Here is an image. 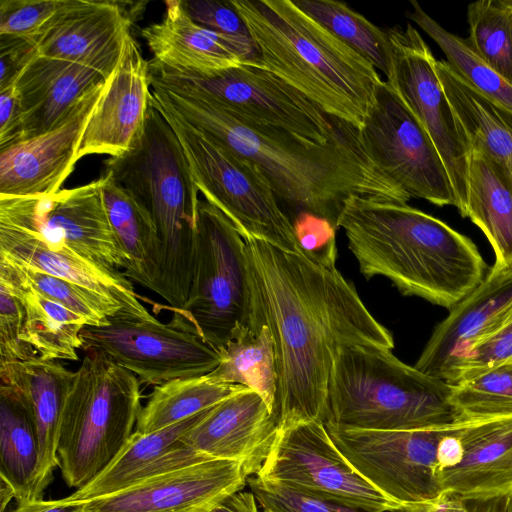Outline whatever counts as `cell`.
I'll list each match as a JSON object with an SVG mask.
<instances>
[{
	"mask_svg": "<svg viewBox=\"0 0 512 512\" xmlns=\"http://www.w3.org/2000/svg\"><path fill=\"white\" fill-rule=\"evenodd\" d=\"M244 240L250 328L267 326L274 343L279 428L303 421L324 423L337 352L356 344L392 350L393 336L335 267L263 240Z\"/></svg>",
	"mask_w": 512,
	"mask_h": 512,
	"instance_id": "obj_1",
	"label": "cell"
},
{
	"mask_svg": "<svg viewBox=\"0 0 512 512\" xmlns=\"http://www.w3.org/2000/svg\"><path fill=\"white\" fill-rule=\"evenodd\" d=\"M153 100L219 146L249 161L293 223L303 217L336 230L351 197L407 204L410 196L367 155L357 128L327 144L251 123L195 88L152 77Z\"/></svg>",
	"mask_w": 512,
	"mask_h": 512,
	"instance_id": "obj_2",
	"label": "cell"
},
{
	"mask_svg": "<svg viewBox=\"0 0 512 512\" xmlns=\"http://www.w3.org/2000/svg\"><path fill=\"white\" fill-rule=\"evenodd\" d=\"M361 274L451 309L488 273L476 245L443 221L395 202L351 197L339 218Z\"/></svg>",
	"mask_w": 512,
	"mask_h": 512,
	"instance_id": "obj_3",
	"label": "cell"
},
{
	"mask_svg": "<svg viewBox=\"0 0 512 512\" xmlns=\"http://www.w3.org/2000/svg\"><path fill=\"white\" fill-rule=\"evenodd\" d=\"M256 45L259 66L329 116L360 129L382 81L377 69L293 0H229Z\"/></svg>",
	"mask_w": 512,
	"mask_h": 512,
	"instance_id": "obj_4",
	"label": "cell"
},
{
	"mask_svg": "<svg viewBox=\"0 0 512 512\" xmlns=\"http://www.w3.org/2000/svg\"><path fill=\"white\" fill-rule=\"evenodd\" d=\"M106 171L152 217L163 256L156 294L169 309L182 308L192 280L199 190L178 137L151 101L141 139L110 157Z\"/></svg>",
	"mask_w": 512,
	"mask_h": 512,
	"instance_id": "obj_5",
	"label": "cell"
},
{
	"mask_svg": "<svg viewBox=\"0 0 512 512\" xmlns=\"http://www.w3.org/2000/svg\"><path fill=\"white\" fill-rule=\"evenodd\" d=\"M451 385L400 361L374 344L342 347L328 385L324 425L339 429L407 431L452 425Z\"/></svg>",
	"mask_w": 512,
	"mask_h": 512,
	"instance_id": "obj_6",
	"label": "cell"
},
{
	"mask_svg": "<svg viewBox=\"0 0 512 512\" xmlns=\"http://www.w3.org/2000/svg\"><path fill=\"white\" fill-rule=\"evenodd\" d=\"M141 383L104 353L88 350L67 394L57 455L65 483L80 489L116 458L136 426Z\"/></svg>",
	"mask_w": 512,
	"mask_h": 512,
	"instance_id": "obj_7",
	"label": "cell"
},
{
	"mask_svg": "<svg viewBox=\"0 0 512 512\" xmlns=\"http://www.w3.org/2000/svg\"><path fill=\"white\" fill-rule=\"evenodd\" d=\"M176 322L219 349L251 322L246 242L233 223L199 200L191 286Z\"/></svg>",
	"mask_w": 512,
	"mask_h": 512,
	"instance_id": "obj_8",
	"label": "cell"
},
{
	"mask_svg": "<svg viewBox=\"0 0 512 512\" xmlns=\"http://www.w3.org/2000/svg\"><path fill=\"white\" fill-rule=\"evenodd\" d=\"M150 101L173 128L205 200L218 208L244 239H259L301 253L294 228L261 172L156 103L152 96Z\"/></svg>",
	"mask_w": 512,
	"mask_h": 512,
	"instance_id": "obj_9",
	"label": "cell"
},
{
	"mask_svg": "<svg viewBox=\"0 0 512 512\" xmlns=\"http://www.w3.org/2000/svg\"><path fill=\"white\" fill-rule=\"evenodd\" d=\"M154 78L195 88L219 104L264 127L318 144H327L352 130L320 109L273 73L250 63L200 74L150 64Z\"/></svg>",
	"mask_w": 512,
	"mask_h": 512,
	"instance_id": "obj_10",
	"label": "cell"
},
{
	"mask_svg": "<svg viewBox=\"0 0 512 512\" xmlns=\"http://www.w3.org/2000/svg\"><path fill=\"white\" fill-rule=\"evenodd\" d=\"M0 225L109 269L128 265L105 208L101 177L48 197H0Z\"/></svg>",
	"mask_w": 512,
	"mask_h": 512,
	"instance_id": "obj_11",
	"label": "cell"
},
{
	"mask_svg": "<svg viewBox=\"0 0 512 512\" xmlns=\"http://www.w3.org/2000/svg\"><path fill=\"white\" fill-rule=\"evenodd\" d=\"M373 164L411 198L457 206L445 164L430 135L395 89L382 80L358 129Z\"/></svg>",
	"mask_w": 512,
	"mask_h": 512,
	"instance_id": "obj_12",
	"label": "cell"
},
{
	"mask_svg": "<svg viewBox=\"0 0 512 512\" xmlns=\"http://www.w3.org/2000/svg\"><path fill=\"white\" fill-rule=\"evenodd\" d=\"M457 423L407 431L325 427L351 465L402 507L430 502L443 494L437 478V448Z\"/></svg>",
	"mask_w": 512,
	"mask_h": 512,
	"instance_id": "obj_13",
	"label": "cell"
},
{
	"mask_svg": "<svg viewBox=\"0 0 512 512\" xmlns=\"http://www.w3.org/2000/svg\"><path fill=\"white\" fill-rule=\"evenodd\" d=\"M84 349L104 353L132 372L141 385L159 386L204 376L219 364V351L174 319L169 323L115 316L101 327L86 326Z\"/></svg>",
	"mask_w": 512,
	"mask_h": 512,
	"instance_id": "obj_14",
	"label": "cell"
},
{
	"mask_svg": "<svg viewBox=\"0 0 512 512\" xmlns=\"http://www.w3.org/2000/svg\"><path fill=\"white\" fill-rule=\"evenodd\" d=\"M392 48V76L386 81L433 140L466 217L470 145L446 96L429 46L411 24L387 29Z\"/></svg>",
	"mask_w": 512,
	"mask_h": 512,
	"instance_id": "obj_15",
	"label": "cell"
},
{
	"mask_svg": "<svg viewBox=\"0 0 512 512\" xmlns=\"http://www.w3.org/2000/svg\"><path fill=\"white\" fill-rule=\"evenodd\" d=\"M256 476L372 512H393L401 508L351 465L321 421L280 427Z\"/></svg>",
	"mask_w": 512,
	"mask_h": 512,
	"instance_id": "obj_16",
	"label": "cell"
},
{
	"mask_svg": "<svg viewBox=\"0 0 512 512\" xmlns=\"http://www.w3.org/2000/svg\"><path fill=\"white\" fill-rule=\"evenodd\" d=\"M150 63L129 33L119 61L107 77L84 128L77 161L87 155L120 157L132 150L144 132L151 98Z\"/></svg>",
	"mask_w": 512,
	"mask_h": 512,
	"instance_id": "obj_17",
	"label": "cell"
},
{
	"mask_svg": "<svg viewBox=\"0 0 512 512\" xmlns=\"http://www.w3.org/2000/svg\"><path fill=\"white\" fill-rule=\"evenodd\" d=\"M104 83L85 94L55 128L0 148V197H48L61 190L74 170L84 128Z\"/></svg>",
	"mask_w": 512,
	"mask_h": 512,
	"instance_id": "obj_18",
	"label": "cell"
},
{
	"mask_svg": "<svg viewBox=\"0 0 512 512\" xmlns=\"http://www.w3.org/2000/svg\"><path fill=\"white\" fill-rule=\"evenodd\" d=\"M249 475L243 463L210 460L141 481L84 502L89 512H193L209 510L242 490Z\"/></svg>",
	"mask_w": 512,
	"mask_h": 512,
	"instance_id": "obj_19",
	"label": "cell"
},
{
	"mask_svg": "<svg viewBox=\"0 0 512 512\" xmlns=\"http://www.w3.org/2000/svg\"><path fill=\"white\" fill-rule=\"evenodd\" d=\"M130 26L129 15L117 2L61 0L35 41L41 56L88 66L108 77Z\"/></svg>",
	"mask_w": 512,
	"mask_h": 512,
	"instance_id": "obj_20",
	"label": "cell"
},
{
	"mask_svg": "<svg viewBox=\"0 0 512 512\" xmlns=\"http://www.w3.org/2000/svg\"><path fill=\"white\" fill-rule=\"evenodd\" d=\"M279 429L278 416L252 389L209 408L181 441L208 460L243 463L249 476L261 469Z\"/></svg>",
	"mask_w": 512,
	"mask_h": 512,
	"instance_id": "obj_21",
	"label": "cell"
},
{
	"mask_svg": "<svg viewBox=\"0 0 512 512\" xmlns=\"http://www.w3.org/2000/svg\"><path fill=\"white\" fill-rule=\"evenodd\" d=\"M512 320V269H490L433 330L415 368L447 382L457 359L476 341Z\"/></svg>",
	"mask_w": 512,
	"mask_h": 512,
	"instance_id": "obj_22",
	"label": "cell"
},
{
	"mask_svg": "<svg viewBox=\"0 0 512 512\" xmlns=\"http://www.w3.org/2000/svg\"><path fill=\"white\" fill-rule=\"evenodd\" d=\"M459 461L437 473L443 493L468 499L512 496V416L466 421Z\"/></svg>",
	"mask_w": 512,
	"mask_h": 512,
	"instance_id": "obj_23",
	"label": "cell"
},
{
	"mask_svg": "<svg viewBox=\"0 0 512 512\" xmlns=\"http://www.w3.org/2000/svg\"><path fill=\"white\" fill-rule=\"evenodd\" d=\"M205 412L155 432L142 434L134 431L116 458L98 477L65 499L84 503L122 491L157 475L210 461L181 441Z\"/></svg>",
	"mask_w": 512,
	"mask_h": 512,
	"instance_id": "obj_24",
	"label": "cell"
},
{
	"mask_svg": "<svg viewBox=\"0 0 512 512\" xmlns=\"http://www.w3.org/2000/svg\"><path fill=\"white\" fill-rule=\"evenodd\" d=\"M75 371L58 360L40 357L0 363V380L15 388L28 403L35 418L39 439V462L34 481V498L42 499L59 465L57 444L65 400Z\"/></svg>",
	"mask_w": 512,
	"mask_h": 512,
	"instance_id": "obj_25",
	"label": "cell"
},
{
	"mask_svg": "<svg viewBox=\"0 0 512 512\" xmlns=\"http://www.w3.org/2000/svg\"><path fill=\"white\" fill-rule=\"evenodd\" d=\"M106 78L88 66L37 56L16 82L23 113L21 140L58 126L81 98Z\"/></svg>",
	"mask_w": 512,
	"mask_h": 512,
	"instance_id": "obj_26",
	"label": "cell"
},
{
	"mask_svg": "<svg viewBox=\"0 0 512 512\" xmlns=\"http://www.w3.org/2000/svg\"><path fill=\"white\" fill-rule=\"evenodd\" d=\"M0 256L110 298L122 307L120 317L136 320L156 318L140 302L131 280L123 272L72 252L53 251L22 231L0 225Z\"/></svg>",
	"mask_w": 512,
	"mask_h": 512,
	"instance_id": "obj_27",
	"label": "cell"
},
{
	"mask_svg": "<svg viewBox=\"0 0 512 512\" xmlns=\"http://www.w3.org/2000/svg\"><path fill=\"white\" fill-rule=\"evenodd\" d=\"M152 65L207 74L244 63L239 53L216 33L195 22L183 1H165L161 21L141 31Z\"/></svg>",
	"mask_w": 512,
	"mask_h": 512,
	"instance_id": "obj_28",
	"label": "cell"
},
{
	"mask_svg": "<svg viewBox=\"0 0 512 512\" xmlns=\"http://www.w3.org/2000/svg\"><path fill=\"white\" fill-rule=\"evenodd\" d=\"M0 286L22 302L25 324L22 341L44 360H79L87 320L28 286L13 266L0 257Z\"/></svg>",
	"mask_w": 512,
	"mask_h": 512,
	"instance_id": "obj_29",
	"label": "cell"
},
{
	"mask_svg": "<svg viewBox=\"0 0 512 512\" xmlns=\"http://www.w3.org/2000/svg\"><path fill=\"white\" fill-rule=\"evenodd\" d=\"M466 217L490 242L495 263L492 269H512V179L483 150L470 149Z\"/></svg>",
	"mask_w": 512,
	"mask_h": 512,
	"instance_id": "obj_30",
	"label": "cell"
},
{
	"mask_svg": "<svg viewBox=\"0 0 512 512\" xmlns=\"http://www.w3.org/2000/svg\"><path fill=\"white\" fill-rule=\"evenodd\" d=\"M102 196L110 224L128 256L124 275L157 293L163 256L152 217L144 206L105 170Z\"/></svg>",
	"mask_w": 512,
	"mask_h": 512,
	"instance_id": "obj_31",
	"label": "cell"
},
{
	"mask_svg": "<svg viewBox=\"0 0 512 512\" xmlns=\"http://www.w3.org/2000/svg\"><path fill=\"white\" fill-rule=\"evenodd\" d=\"M436 71L471 148L483 150L512 179V114L467 86L445 60Z\"/></svg>",
	"mask_w": 512,
	"mask_h": 512,
	"instance_id": "obj_32",
	"label": "cell"
},
{
	"mask_svg": "<svg viewBox=\"0 0 512 512\" xmlns=\"http://www.w3.org/2000/svg\"><path fill=\"white\" fill-rule=\"evenodd\" d=\"M39 462L35 418L15 388L0 385V477L18 503L36 500L34 481Z\"/></svg>",
	"mask_w": 512,
	"mask_h": 512,
	"instance_id": "obj_33",
	"label": "cell"
},
{
	"mask_svg": "<svg viewBox=\"0 0 512 512\" xmlns=\"http://www.w3.org/2000/svg\"><path fill=\"white\" fill-rule=\"evenodd\" d=\"M218 366L206 376L215 382L237 384L254 390L277 415V369L274 343L265 325L242 329L219 349Z\"/></svg>",
	"mask_w": 512,
	"mask_h": 512,
	"instance_id": "obj_34",
	"label": "cell"
},
{
	"mask_svg": "<svg viewBox=\"0 0 512 512\" xmlns=\"http://www.w3.org/2000/svg\"><path fill=\"white\" fill-rule=\"evenodd\" d=\"M247 387L215 382L206 375L155 386L142 407L135 432L151 433L203 412Z\"/></svg>",
	"mask_w": 512,
	"mask_h": 512,
	"instance_id": "obj_35",
	"label": "cell"
},
{
	"mask_svg": "<svg viewBox=\"0 0 512 512\" xmlns=\"http://www.w3.org/2000/svg\"><path fill=\"white\" fill-rule=\"evenodd\" d=\"M407 18L416 23L443 51L453 72L479 95L512 114V85L477 56L459 36L444 29L417 1Z\"/></svg>",
	"mask_w": 512,
	"mask_h": 512,
	"instance_id": "obj_36",
	"label": "cell"
},
{
	"mask_svg": "<svg viewBox=\"0 0 512 512\" xmlns=\"http://www.w3.org/2000/svg\"><path fill=\"white\" fill-rule=\"evenodd\" d=\"M333 35L366 58L388 81L392 76V48L387 30L370 22L346 3L335 0H293Z\"/></svg>",
	"mask_w": 512,
	"mask_h": 512,
	"instance_id": "obj_37",
	"label": "cell"
},
{
	"mask_svg": "<svg viewBox=\"0 0 512 512\" xmlns=\"http://www.w3.org/2000/svg\"><path fill=\"white\" fill-rule=\"evenodd\" d=\"M468 47L512 85V0H479L467 8Z\"/></svg>",
	"mask_w": 512,
	"mask_h": 512,
	"instance_id": "obj_38",
	"label": "cell"
},
{
	"mask_svg": "<svg viewBox=\"0 0 512 512\" xmlns=\"http://www.w3.org/2000/svg\"><path fill=\"white\" fill-rule=\"evenodd\" d=\"M460 422L512 416V362L451 385Z\"/></svg>",
	"mask_w": 512,
	"mask_h": 512,
	"instance_id": "obj_39",
	"label": "cell"
},
{
	"mask_svg": "<svg viewBox=\"0 0 512 512\" xmlns=\"http://www.w3.org/2000/svg\"><path fill=\"white\" fill-rule=\"evenodd\" d=\"M6 259L32 289L70 311L84 317L88 326L101 327L110 318L122 316V307L115 301L83 286L50 275L33 267Z\"/></svg>",
	"mask_w": 512,
	"mask_h": 512,
	"instance_id": "obj_40",
	"label": "cell"
},
{
	"mask_svg": "<svg viewBox=\"0 0 512 512\" xmlns=\"http://www.w3.org/2000/svg\"><path fill=\"white\" fill-rule=\"evenodd\" d=\"M248 484L261 512H372L256 475L248 478Z\"/></svg>",
	"mask_w": 512,
	"mask_h": 512,
	"instance_id": "obj_41",
	"label": "cell"
},
{
	"mask_svg": "<svg viewBox=\"0 0 512 512\" xmlns=\"http://www.w3.org/2000/svg\"><path fill=\"white\" fill-rule=\"evenodd\" d=\"M183 5L195 22L223 38L239 53L244 63L257 62L256 45L244 20L229 0H187Z\"/></svg>",
	"mask_w": 512,
	"mask_h": 512,
	"instance_id": "obj_42",
	"label": "cell"
},
{
	"mask_svg": "<svg viewBox=\"0 0 512 512\" xmlns=\"http://www.w3.org/2000/svg\"><path fill=\"white\" fill-rule=\"evenodd\" d=\"M508 362H512V320L468 347L453 365L447 383L456 384Z\"/></svg>",
	"mask_w": 512,
	"mask_h": 512,
	"instance_id": "obj_43",
	"label": "cell"
},
{
	"mask_svg": "<svg viewBox=\"0 0 512 512\" xmlns=\"http://www.w3.org/2000/svg\"><path fill=\"white\" fill-rule=\"evenodd\" d=\"M60 4L61 0H1L0 36L35 39Z\"/></svg>",
	"mask_w": 512,
	"mask_h": 512,
	"instance_id": "obj_44",
	"label": "cell"
},
{
	"mask_svg": "<svg viewBox=\"0 0 512 512\" xmlns=\"http://www.w3.org/2000/svg\"><path fill=\"white\" fill-rule=\"evenodd\" d=\"M25 309L18 297L0 286V363L27 361L39 357L22 341Z\"/></svg>",
	"mask_w": 512,
	"mask_h": 512,
	"instance_id": "obj_45",
	"label": "cell"
},
{
	"mask_svg": "<svg viewBox=\"0 0 512 512\" xmlns=\"http://www.w3.org/2000/svg\"><path fill=\"white\" fill-rule=\"evenodd\" d=\"M39 51L34 38L0 36V90L16 85Z\"/></svg>",
	"mask_w": 512,
	"mask_h": 512,
	"instance_id": "obj_46",
	"label": "cell"
},
{
	"mask_svg": "<svg viewBox=\"0 0 512 512\" xmlns=\"http://www.w3.org/2000/svg\"><path fill=\"white\" fill-rule=\"evenodd\" d=\"M508 498L468 499L443 493L438 499L402 506L393 512H507Z\"/></svg>",
	"mask_w": 512,
	"mask_h": 512,
	"instance_id": "obj_47",
	"label": "cell"
},
{
	"mask_svg": "<svg viewBox=\"0 0 512 512\" xmlns=\"http://www.w3.org/2000/svg\"><path fill=\"white\" fill-rule=\"evenodd\" d=\"M23 113L16 85L0 90V148L21 140Z\"/></svg>",
	"mask_w": 512,
	"mask_h": 512,
	"instance_id": "obj_48",
	"label": "cell"
},
{
	"mask_svg": "<svg viewBox=\"0 0 512 512\" xmlns=\"http://www.w3.org/2000/svg\"><path fill=\"white\" fill-rule=\"evenodd\" d=\"M84 503L70 502L65 498L59 500H29L18 503L11 512H79Z\"/></svg>",
	"mask_w": 512,
	"mask_h": 512,
	"instance_id": "obj_49",
	"label": "cell"
},
{
	"mask_svg": "<svg viewBox=\"0 0 512 512\" xmlns=\"http://www.w3.org/2000/svg\"><path fill=\"white\" fill-rule=\"evenodd\" d=\"M207 512H260L257 500L251 491H238Z\"/></svg>",
	"mask_w": 512,
	"mask_h": 512,
	"instance_id": "obj_50",
	"label": "cell"
},
{
	"mask_svg": "<svg viewBox=\"0 0 512 512\" xmlns=\"http://www.w3.org/2000/svg\"><path fill=\"white\" fill-rule=\"evenodd\" d=\"M0 512H4L7 504L14 498L13 490L4 481H0Z\"/></svg>",
	"mask_w": 512,
	"mask_h": 512,
	"instance_id": "obj_51",
	"label": "cell"
},
{
	"mask_svg": "<svg viewBox=\"0 0 512 512\" xmlns=\"http://www.w3.org/2000/svg\"><path fill=\"white\" fill-rule=\"evenodd\" d=\"M507 512H512V496L508 498Z\"/></svg>",
	"mask_w": 512,
	"mask_h": 512,
	"instance_id": "obj_52",
	"label": "cell"
},
{
	"mask_svg": "<svg viewBox=\"0 0 512 512\" xmlns=\"http://www.w3.org/2000/svg\"><path fill=\"white\" fill-rule=\"evenodd\" d=\"M79 512H89L85 509V507H83V509H81Z\"/></svg>",
	"mask_w": 512,
	"mask_h": 512,
	"instance_id": "obj_53",
	"label": "cell"
},
{
	"mask_svg": "<svg viewBox=\"0 0 512 512\" xmlns=\"http://www.w3.org/2000/svg\"><path fill=\"white\" fill-rule=\"evenodd\" d=\"M210 510V509H209ZM208 510H199V511H193V512H207Z\"/></svg>",
	"mask_w": 512,
	"mask_h": 512,
	"instance_id": "obj_54",
	"label": "cell"
}]
</instances>
